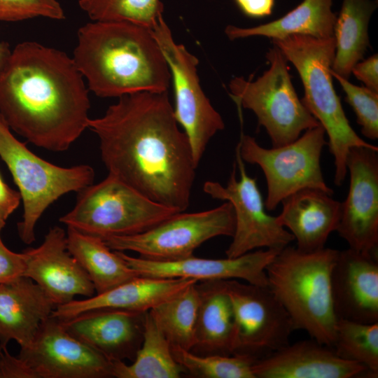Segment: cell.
I'll use <instances>...</instances> for the list:
<instances>
[{"mask_svg":"<svg viewBox=\"0 0 378 378\" xmlns=\"http://www.w3.org/2000/svg\"><path fill=\"white\" fill-rule=\"evenodd\" d=\"M92 21H125L153 29L163 16L160 0H79Z\"/></svg>","mask_w":378,"mask_h":378,"instance_id":"obj_31","label":"cell"},{"mask_svg":"<svg viewBox=\"0 0 378 378\" xmlns=\"http://www.w3.org/2000/svg\"><path fill=\"white\" fill-rule=\"evenodd\" d=\"M146 312L99 308L59 320L70 335L108 359L133 361L142 344Z\"/></svg>","mask_w":378,"mask_h":378,"instance_id":"obj_18","label":"cell"},{"mask_svg":"<svg viewBox=\"0 0 378 378\" xmlns=\"http://www.w3.org/2000/svg\"><path fill=\"white\" fill-rule=\"evenodd\" d=\"M333 0H302L284 16L267 23L252 27L229 24L225 34L231 40L251 36H265L271 39L299 34L319 39L334 37L337 14L332 11Z\"/></svg>","mask_w":378,"mask_h":378,"instance_id":"obj_25","label":"cell"},{"mask_svg":"<svg viewBox=\"0 0 378 378\" xmlns=\"http://www.w3.org/2000/svg\"><path fill=\"white\" fill-rule=\"evenodd\" d=\"M195 282L150 309L172 346L191 351L199 307V292Z\"/></svg>","mask_w":378,"mask_h":378,"instance_id":"obj_29","label":"cell"},{"mask_svg":"<svg viewBox=\"0 0 378 378\" xmlns=\"http://www.w3.org/2000/svg\"><path fill=\"white\" fill-rule=\"evenodd\" d=\"M266 57L270 67L262 76L255 80L234 77L228 88L232 99L254 113L272 147H278L295 141L302 132L320 123L298 97L281 50L273 45Z\"/></svg>","mask_w":378,"mask_h":378,"instance_id":"obj_8","label":"cell"},{"mask_svg":"<svg viewBox=\"0 0 378 378\" xmlns=\"http://www.w3.org/2000/svg\"><path fill=\"white\" fill-rule=\"evenodd\" d=\"M332 77L340 83L345 94V101L353 108L357 122L361 127V133L368 139H378V92L365 86H358L335 73Z\"/></svg>","mask_w":378,"mask_h":378,"instance_id":"obj_33","label":"cell"},{"mask_svg":"<svg viewBox=\"0 0 378 378\" xmlns=\"http://www.w3.org/2000/svg\"><path fill=\"white\" fill-rule=\"evenodd\" d=\"M18 357L36 378L113 377V361L70 335L51 315Z\"/></svg>","mask_w":378,"mask_h":378,"instance_id":"obj_14","label":"cell"},{"mask_svg":"<svg viewBox=\"0 0 378 378\" xmlns=\"http://www.w3.org/2000/svg\"><path fill=\"white\" fill-rule=\"evenodd\" d=\"M197 287L200 300L191 351L200 355H232L234 315L224 280L197 282Z\"/></svg>","mask_w":378,"mask_h":378,"instance_id":"obj_24","label":"cell"},{"mask_svg":"<svg viewBox=\"0 0 378 378\" xmlns=\"http://www.w3.org/2000/svg\"><path fill=\"white\" fill-rule=\"evenodd\" d=\"M196 280L137 276L106 292L57 306L51 316L69 318L88 310L115 308L146 312L175 295Z\"/></svg>","mask_w":378,"mask_h":378,"instance_id":"obj_23","label":"cell"},{"mask_svg":"<svg viewBox=\"0 0 378 378\" xmlns=\"http://www.w3.org/2000/svg\"><path fill=\"white\" fill-rule=\"evenodd\" d=\"M73 59L88 90L102 98L168 91L171 73L152 29L125 21L79 28Z\"/></svg>","mask_w":378,"mask_h":378,"instance_id":"obj_3","label":"cell"},{"mask_svg":"<svg viewBox=\"0 0 378 378\" xmlns=\"http://www.w3.org/2000/svg\"><path fill=\"white\" fill-rule=\"evenodd\" d=\"M255 378L372 377L368 369L337 356L334 349L315 339L297 342L255 361Z\"/></svg>","mask_w":378,"mask_h":378,"instance_id":"obj_20","label":"cell"},{"mask_svg":"<svg viewBox=\"0 0 378 378\" xmlns=\"http://www.w3.org/2000/svg\"><path fill=\"white\" fill-rule=\"evenodd\" d=\"M235 323L232 355L254 363L289 344L295 330L288 313L268 286L224 280Z\"/></svg>","mask_w":378,"mask_h":378,"instance_id":"obj_13","label":"cell"},{"mask_svg":"<svg viewBox=\"0 0 378 378\" xmlns=\"http://www.w3.org/2000/svg\"><path fill=\"white\" fill-rule=\"evenodd\" d=\"M234 215L225 202L206 211L177 212L139 234L103 239L113 251H134L154 261H174L191 257L205 241L218 236L232 237Z\"/></svg>","mask_w":378,"mask_h":378,"instance_id":"obj_10","label":"cell"},{"mask_svg":"<svg viewBox=\"0 0 378 378\" xmlns=\"http://www.w3.org/2000/svg\"><path fill=\"white\" fill-rule=\"evenodd\" d=\"M0 158L9 169L23 203L22 220L17 225L24 244L35 241V227L54 202L70 192L92 184L94 172L87 164L63 167L34 154L11 133L0 114Z\"/></svg>","mask_w":378,"mask_h":378,"instance_id":"obj_6","label":"cell"},{"mask_svg":"<svg viewBox=\"0 0 378 378\" xmlns=\"http://www.w3.org/2000/svg\"><path fill=\"white\" fill-rule=\"evenodd\" d=\"M232 171L225 186L207 181L204 192L214 199L230 202L234 215L232 241L225 251L236 258L259 248L281 251L294 240L293 234L265 211L256 178L249 176L238 148Z\"/></svg>","mask_w":378,"mask_h":378,"instance_id":"obj_12","label":"cell"},{"mask_svg":"<svg viewBox=\"0 0 378 378\" xmlns=\"http://www.w3.org/2000/svg\"><path fill=\"white\" fill-rule=\"evenodd\" d=\"M378 148L354 147L346 158L349 189L336 231L359 252L377 254Z\"/></svg>","mask_w":378,"mask_h":378,"instance_id":"obj_15","label":"cell"},{"mask_svg":"<svg viewBox=\"0 0 378 378\" xmlns=\"http://www.w3.org/2000/svg\"><path fill=\"white\" fill-rule=\"evenodd\" d=\"M88 128L99 138L108 172L144 195L178 211L190 205L196 165L168 91L118 98Z\"/></svg>","mask_w":378,"mask_h":378,"instance_id":"obj_1","label":"cell"},{"mask_svg":"<svg viewBox=\"0 0 378 378\" xmlns=\"http://www.w3.org/2000/svg\"><path fill=\"white\" fill-rule=\"evenodd\" d=\"M0 366L1 378H36L18 356L10 354L7 348L0 349Z\"/></svg>","mask_w":378,"mask_h":378,"instance_id":"obj_36","label":"cell"},{"mask_svg":"<svg viewBox=\"0 0 378 378\" xmlns=\"http://www.w3.org/2000/svg\"><path fill=\"white\" fill-rule=\"evenodd\" d=\"M38 17L59 20L65 15L57 0H0V21L17 22Z\"/></svg>","mask_w":378,"mask_h":378,"instance_id":"obj_34","label":"cell"},{"mask_svg":"<svg viewBox=\"0 0 378 378\" xmlns=\"http://www.w3.org/2000/svg\"><path fill=\"white\" fill-rule=\"evenodd\" d=\"M332 348L340 358L360 364L372 377H378V322L338 319Z\"/></svg>","mask_w":378,"mask_h":378,"instance_id":"obj_30","label":"cell"},{"mask_svg":"<svg viewBox=\"0 0 378 378\" xmlns=\"http://www.w3.org/2000/svg\"><path fill=\"white\" fill-rule=\"evenodd\" d=\"M21 196L10 188L0 175V218L4 220L18 208Z\"/></svg>","mask_w":378,"mask_h":378,"instance_id":"obj_39","label":"cell"},{"mask_svg":"<svg viewBox=\"0 0 378 378\" xmlns=\"http://www.w3.org/2000/svg\"><path fill=\"white\" fill-rule=\"evenodd\" d=\"M184 371L150 310L146 312L141 346L130 365L113 361V377L179 378Z\"/></svg>","mask_w":378,"mask_h":378,"instance_id":"obj_28","label":"cell"},{"mask_svg":"<svg viewBox=\"0 0 378 378\" xmlns=\"http://www.w3.org/2000/svg\"><path fill=\"white\" fill-rule=\"evenodd\" d=\"M176 361L184 373L198 378H255L254 361L237 355H200L191 351L172 346Z\"/></svg>","mask_w":378,"mask_h":378,"instance_id":"obj_32","label":"cell"},{"mask_svg":"<svg viewBox=\"0 0 378 378\" xmlns=\"http://www.w3.org/2000/svg\"><path fill=\"white\" fill-rule=\"evenodd\" d=\"M23 252V276L40 286L56 307L72 301L76 295H94L90 277L67 248L66 234L62 227L50 228L39 246Z\"/></svg>","mask_w":378,"mask_h":378,"instance_id":"obj_17","label":"cell"},{"mask_svg":"<svg viewBox=\"0 0 378 378\" xmlns=\"http://www.w3.org/2000/svg\"><path fill=\"white\" fill-rule=\"evenodd\" d=\"M377 7L375 0H343L334 25L335 57L332 71L349 79L353 66L370 46L368 27Z\"/></svg>","mask_w":378,"mask_h":378,"instance_id":"obj_27","label":"cell"},{"mask_svg":"<svg viewBox=\"0 0 378 378\" xmlns=\"http://www.w3.org/2000/svg\"><path fill=\"white\" fill-rule=\"evenodd\" d=\"M237 7L246 16L262 18L270 15L275 0H234Z\"/></svg>","mask_w":378,"mask_h":378,"instance_id":"obj_38","label":"cell"},{"mask_svg":"<svg viewBox=\"0 0 378 378\" xmlns=\"http://www.w3.org/2000/svg\"><path fill=\"white\" fill-rule=\"evenodd\" d=\"M325 134L319 125L288 144L265 148L255 138L241 134L237 147L244 162L258 165L264 173L267 210L275 209L284 199L304 188H318L332 195L321 168L322 149L328 144Z\"/></svg>","mask_w":378,"mask_h":378,"instance_id":"obj_9","label":"cell"},{"mask_svg":"<svg viewBox=\"0 0 378 378\" xmlns=\"http://www.w3.org/2000/svg\"><path fill=\"white\" fill-rule=\"evenodd\" d=\"M67 248L90 277L97 294L139 276L117 251L97 237L67 227Z\"/></svg>","mask_w":378,"mask_h":378,"instance_id":"obj_26","label":"cell"},{"mask_svg":"<svg viewBox=\"0 0 378 378\" xmlns=\"http://www.w3.org/2000/svg\"><path fill=\"white\" fill-rule=\"evenodd\" d=\"M338 250L303 252L286 246L267 265V286L290 316L295 330L332 347L337 317L331 273Z\"/></svg>","mask_w":378,"mask_h":378,"instance_id":"obj_4","label":"cell"},{"mask_svg":"<svg viewBox=\"0 0 378 378\" xmlns=\"http://www.w3.org/2000/svg\"><path fill=\"white\" fill-rule=\"evenodd\" d=\"M280 251H251L236 258L209 259L194 255L174 261H154L118 251L139 276L156 278H186L205 281L242 279L248 284L267 286L265 268Z\"/></svg>","mask_w":378,"mask_h":378,"instance_id":"obj_16","label":"cell"},{"mask_svg":"<svg viewBox=\"0 0 378 378\" xmlns=\"http://www.w3.org/2000/svg\"><path fill=\"white\" fill-rule=\"evenodd\" d=\"M84 79L66 52L34 41L18 43L0 71V114L34 145L65 151L88 128Z\"/></svg>","mask_w":378,"mask_h":378,"instance_id":"obj_2","label":"cell"},{"mask_svg":"<svg viewBox=\"0 0 378 378\" xmlns=\"http://www.w3.org/2000/svg\"><path fill=\"white\" fill-rule=\"evenodd\" d=\"M272 42L299 74L304 92L301 101L328 135L327 145L334 157V183L340 186L346 176L350 149L377 146L361 139L351 127L334 88L330 70L335 52V38L294 34L272 39Z\"/></svg>","mask_w":378,"mask_h":378,"instance_id":"obj_5","label":"cell"},{"mask_svg":"<svg viewBox=\"0 0 378 378\" xmlns=\"http://www.w3.org/2000/svg\"><path fill=\"white\" fill-rule=\"evenodd\" d=\"M0 378H1V366H0Z\"/></svg>","mask_w":378,"mask_h":378,"instance_id":"obj_41","label":"cell"},{"mask_svg":"<svg viewBox=\"0 0 378 378\" xmlns=\"http://www.w3.org/2000/svg\"><path fill=\"white\" fill-rule=\"evenodd\" d=\"M11 50L9 44L7 42H0V71L7 62Z\"/></svg>","mask_w":378,"mask_h":378,"instance_id":"obj_40","label":"cell"},{"mask_svg":"<svg viewBox=\"0 0 378 378\" xmlns=\"http://www.w3.org/2000/svg\"><path fill=\"white\" fill-rule=\"evenodd\" d=\"M6 220L0 218V284L7 283L24 275L26 260L24 253H15L4 244L1 233Z\"/></svg>","mask_w":378,"mask_h":378,"instance_id":"obj_35","label":"cell"},{"mask_svg":"<svg viewBox=\"0 0 378 378\" xmlns=\"http://www.w3.org/2000/svg\"><path fill=\"white\" fill-rule=\"evenodd\" d=\"M152 31L169 67L175 118L188 137L198 166L211 139L225 128L224 121L200 85L197 57L174 41L163 16Z\"/></svg>","mask_w":378,"mask_h":378,"instance_id":"obj_11","label":"cell"},{"mask_svg":"<svg viewBox=\"0 0 378 378\" xmlns=\"http://www.w3.org/2000/svg\"><path fill=\"white\" fill-rule=\"evenodd\" d=\"M351 74L363 83L365 87L378 92V54L357 62L353 66Z\"/></svg>","mask_w":378,"mask_h":378,"instance_id":"obj_37","label":"cell"},{"mask_svg":"<svg viewBox=\"0 0 378 378\" xmlns=\"http://www.w3.org/2000/svg\"><path fill=\"white\" fill-rule=\"evenodd\" d=\"M177 212L108 174L101 182L79 191L74 207L59 220L67 227L104 239L141 233Z\"/></svg>","mask_w":378,"mask_h":378,"instance_id":"obj_7","label":"cell"},{"mask_svg":"<svg viewBox=\"0 0 378 378\" xmlns=\"http://www.w3.org/2000/svg\"><path fill=\"white\" fill-rule=\"evenodd\" d=\"M331 290L337 320L378 322L377 254L350 248L338 251L331 273Z\"/></svg>","mask_w":378,"mask_h":378,"instance_id":"obj_19","label":"cell"},{"mask_svg":"<svg viewBox=\"0 0 378 378\" xmlns=\"http://www.w3.org/2000/svg\"><path fill=\"white\" fill-rule=\"evenodd\" d=\"M56 307L44 290L27 276L0 284V349L12 340L28 346Z\"/></svg>","mask_w":378,"mask_h":378,"instance_id":"obj_22","label":"cell"},{"mask_svg":"<svg viewBox=\"0 0 378 378\" xmlns=\"http://www.w3.org/2000/svg\"><path fill=\"white\" fill-rule=\"evenodd\" d=\"M331 196L320 189L307 188L281 201L282 211L276 220L289 230L298 250L314 252L325 248L329 235L336 230L341 202Z\"/></svg>","mask_w":378,"mask_h":378,"instance_id":"obj_21","label":"cell"},{"mask_svg":"<svg viewBox=\"0 0 378 378\" xmlns=\"http://www.w3.org/2000/svg\"><path fill=\"white\" fill-rule=\"evenodd\" d=\"M375 1H377V0H375Z\"/></svg>","mask_w":378,"mask_h":378,"instance_id":"obj_42","label":"cell"}]
</instances>
